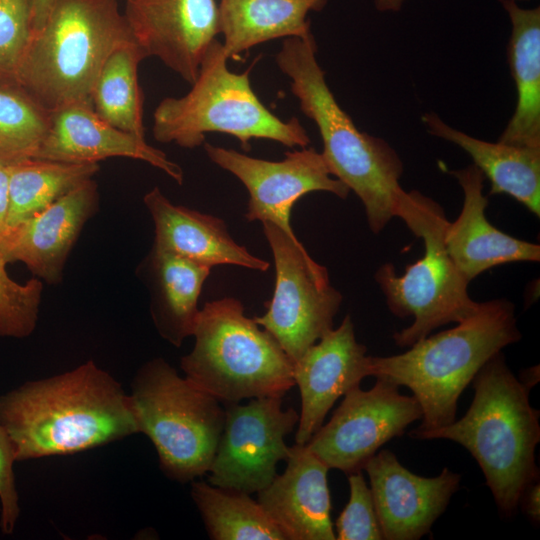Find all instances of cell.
<instances>
[{
	"mask_svg": "<svg viewBox=\"0 0 540 540\" xmlns=\"http://www.w3.org/2000/svg\"><path fill=\"white\" fill-rule=\"evenodd\" d=\"M16 461L65 456L138 433L129 394L93 360L0 395Z\"/></svg>",
	"mask_w": 540,
	"mask_h": 540,
	"instance_id": "1",
	"label": "cell"
},
{
	"mask_svg": "<svg viewBox=\"0 0 540 540\" xmlns=\"http://www.w3.org/2000/svg\"><path fill=\"white\" fill-rule=\"evenodd\" d=\"M312 33L286 38L276 64L290 79L300 110L318 128L321 152L333 177L361 200L370 230L377 234L395 217L403 163L382 138L360 131L338 104L317 57Z\"/></svg>",
	"mask_w": 540,
	"mask_h": 540,
	"instance_id": "2",
	"label": "cell"
},
{
	"mask_svg": "<svg viewBox=\"0 0 540 540\" xmlns=\"http://www.w3.org/2000/svg\"><path fill=\"white\" fill-rule=\"evenodd\" d=\"M472 382L475 394L466 414L415 439H447L465 447L480 466L499 511L512 517L523 491L539 476V411L530 405L529 390L511 372L502 351Z\"/></svg>",
	"mask_w": 540,
	"mask_h": 540,
	"instance_id": "3",
	"label": "cell"
},
{
	"mask_svg": "<svg viewBox=\"0 0 540 540\" xmlns=\"http://www.w3.org/2000/svg\"><path fill=\"white\" fill-rule=\"evenodd\" d=\"M520 339L512 302H480L478 309L457 326L428 335L404 353L370 356L371 376L412 391L422 409L421 424L410 431L415 439L455 421L458 399L478 371L495 354Z\"/></svg>",
	"mask_w": 540,
	"mask_h": 540,
	"instance_id": "4",
	"label": "cell"
},
{
	"mask_svg": "<svg viewBox=\"0 0 540 540\" xmlns=\"http://www.w3.org/2000/svg\"><path fill=\"white\" fill-rule=\"evenodd\" d=\"M134 41L118 0H54L41 29L31 36L19 87L53 112L91 104V92L108 56Z\"/></svg>",
	"mask_w": 540,
	"mask_h": 540,
	"instance_id": "5",
	"label": "cell"
},
{
	"mask_svg": "<svg viewBox=\"0 0 540 540\" xmlns=\"http://www.w3.org/2000/svg\"><path fill=\"white\" fill-rule=\"evenodd\" d=\"M228 60L222 43L215 40L191 89L181 97L162 99L155 108L154 139L193 149L204 144L206 134L224 133L237 138L246 151L253 138L289 148L307 147L310 138L299 119L283 121L270 112L251 87V68L232 72Z\"/></svg>",
	"mask_w": 540,
	"mask_h": 540,
	"instance_id": "6",
	"label": "cell"
},
{
	"mask_svg": "<svg viewBox=\"0 0 540 540\" xmlns=\"http://www.w3.org/2000/svg\"><path fill=\"white\" fill-rule=\"evenodd\" d=\"M181 358L185 377L223 404L284 396L294 385L293 361L234 297L206 302Z\"/></svg>",
	"mask_w": 540,
	"mask_h": 540,
	"instance_id": "7",
	"label": "cell"
},
{
	"mask_svg": "<svg viewBox=\"0 0 540 540\" xmlns=\"http://www.w3.org/2000/svg\"><path fill=\"white\" fill-rule=\"evenodd\" d=\"M395 217L401 218L424 242L422 258L398 276L392 263L381 265L375 281L397 317L412 316V324L393 334L399 347H410L434 329L472 315L480 302L468 294L469 281L449 256L444 234L448 224L443 208L417 190H401Z\"/></svg>",
	"mask_w": 540,
	"mask_h": 540,
	"instance_id": "8",
	"label": "cell"
},
{
	"mask_svg": "<svg viewBox=\"0 0 540 540\" xmlns=\"http://www.w3.org/2000/svg\"><path fill=\"white\" fill-rule=\"evenodd\" d=\"M130 387L138 433L152 442L162 472L180 483L208 473L224 425L222 403L161 357L145 362Z\"/></svg>",
	"mask_w": 540,
	"mask_h": 540,
	"instance_id": "9",
	"label": "cell"
},
{
	"mask_svg": "<svg viewBox=\"0 0 540 540\" xmlns=\"http://www.w3.org/2000/svg\"><path fill=\"white\" fill-rule=\"evenodd\" d=\"M262 230L274 259L275 288L266 312L254 320L294 363L333 328L343 296L298 238L271 222H262Z\"/></svg>",
	"mask_w": 540,
	"mask_h": 540,
	"instance_id": "10",
	"label": "cell"
},
{
	"mask_svg": "<svg viewBox=\"0 0 540 540\" xmlns=\"http://www.w3.org/2000/svg\"><path fill=\"white\" fill-rule=\"evenodd\" d=\"M283 396L226 404L218 446L208 471L214 486L254 494L277 475V464L288 458L285 438L293 432L299 414L282 408Z\"/></svg>",
	"mask_w": 540,
	"mask_h": 540,
	"instance_id": "11",
	"label": "cell"
},
{
	"mask_svg": "<svg viewBox=\"0 0 540 540\" xmlns=\"http://www.w3.org/2000/svg\"><path fill=\"white\" fill-rule=\"evenodd\" d=\"M398 388L382 377H376L369 390L353 388L306 447L329 469L347 475L362 471L382 445L422 418L417 399L401 394Z\"/></svg>",
	"mask_w": 540,
	"mask_h": 540,
	"instance_id": "12",
	"label": "cell"
},
{
	"mask_svg": "<svg viewBox=\"0 0 540 540\" xmlns=\"http://www.w3.org/2000/svg\"><path fill=\"white\" fill-rule=\"evenodd\" d=\"M208 158L238 178L249 193L245 219L271 222L297 238L290 215L304 195L323 191L346 199L350 190L333 177L322 154L313 147L285 152L280 161L250 157L234 149L204 142Z\"/></svg>",
	"mask_w": 540,
	"mask_h": 540,
	"instance_id": "13",
	"label": "cell"
},
{
	"mask_svg": "<svg viewBox=\"0 0 540 540\" xmlns=\"http://www.w3.org/2000/svg\"><path fill=\"white\" fill-rule=\"evenodd\" d=\"M144 58L156 57L192 84L219 35L216 0H132L123 13Z\"/></svg>",
	"mask_w": 540,
	"mask_h": 540,
	"instance_id": "14",
	"label": "cell"
},
{
	"mask_svg": "<svg viewBox=\"0 0 540 540\" xmlns=\"http://www.w3.org/2000/svg\"><path fill=\"white\" fill-rule=\"evenodd\" d=\"M98 186L89 179L42 212L0 230V255L22 262L40 280L58 285L68 256L87 223L99 209Z\"/></svg>",
	"mask_w": 540,
	"mask_h": 540,
	"instance_id": "15",
	"label": "cell"
},
{
	"mask_svg": "<svg viewBox=\"0 0 540 540\" xmlns=\"http://www.w3.org/2000/svg\"><path fill=\"white\" fill-rule=\"evenodd\" d=\"M383 539L417 540L428 534L458 490L461 476L444 467L436 477L406 469L389 450H381L363 468Z\"/></svg>",
	"mask_w": 540,
	"mask_h": 540,
	"instance_id": "16",
	"label": "cell"
},
{
	"mask_svg": "<svg viewBox=\"0 0 540 540\" xmlns=\"http://www.w3.org/2000/svg\"><path fill=\"white\" fill-rule=\"evenodd\" d=\"M365 345L356 340L354 324L346 315L293 363L301 409L295 442L305 445L322 426L334 403L362 379L371 376Z\"/></svg>",
	"mask_w": 540,
	"mask_h": 540,
	"instance_id": "17",
	"label": "cell"
},
{
	"mask_svg": "<svg viewBox=\"0 0 540 540\" xmlns=\"http://www.w3.org/2000/svg\"><path fill=\"white\" fill-rule=\"evenodd\" d=\"M112 157L140 160L163 171L181 185L184 172L145 138L113 127L91 104L72 103L51 112L48 132L34 159L66 163H98Z\"/></svg>",
	"mask_w": 540,
	"mask_h": 540,
	"instance_id": "18",
	"label": "cell"
},
{
	"mask_svg": "<svg viewBox=\"0 0 540 540\" xmlns=\"http://www.w3.org/2000/svg\"><path fill=\"white\" fill-rule=\"evenodd\" d=\"M285 470L257 502L286 540H335L327 474L329 468L306 445L290 447Z\"/></svg>",
	"mask_w": 540,
	"mask_h": 540,
	"instance_id": "19",
	"label": "cell"
},
{
	"mask_svg": "<svg viewBox=\"0 0 540 540\" xmlns=\"http://www.w3.org/2000/svg\"><path fill=\"white\" fill-rule=\"evenodd\" d=\"M450 173L463 191V205L458 218L448 222L444 241L452 261L469 282L494 266L540 260L538 244L510 236L487 220L485 176L474 164Z\"/></svg>",
	"mask_w": 540,
	"mask_h": 540,
	"instance_id": "20",
	"label": "cell"
},
{
	"mask_svg": "<svg viewBox=\"0 0 540 540\" xmlns=\"http://www.w3.org/2000/svg\"><path fill=\"white\" fill-rule=\"evenodd\" d=\"M143 202L154 224L155 247L210 268L234 265L259 272L269 269L267 260L232 238L223 219L176 205L157 186L144 195Z\"/></svg>",
	"mask_w": 540,
	"mask_h": 540,
	"instance_id": "21",
	"label": "cell"
},
{
	"mask_svg": "<svg viewBox=\"0 0 540 540\" xmlns=\"http://www.w3.org/2000/svg\"><path fill=\"white\" fill-rule=\"evenodd\" d=\"M136 272L148 290L155 329L168 343L180 347L193 334L211 268L152 245Z\"/></svg>",
	"mask_w": 540,
	"mask_h": 540,
	"instance_id": "22",
	"label": "cell"
},
{
	"mask_svg": "<svg viewBox=\"0 0 540 540\" xmlns=\"http://www.w3.org/2000/svg\"><path fill=\"white\" fill-rule=\"evenodd\" d=\"M498 1L511 23L507 55L517 91L515 111L498 141L540 148V8L525 9L513 0Z\"/></svg>",
	"mask_w": 540,
	"mask_h": 540,
	"instance_id": "23",
	"label": "cell"
},
{
	"mask_svg": "<svg viewBox=\"0 0 540 540\" xmlns=\"http://www.w3.org/2000/svg\"><path fill=\"white\" fill-rule=\"evenodd\" d=\"M422 120L430 134L469 154L491 182L490 194H507L530 212L540 215V148L520 147L477 139L445 123L434 112Z\"/></svg>",
	"mask_w": 540,
	"mask_h": 540,
	"instance_id": "24",
	"label": "cell"
},
{
	"mask_svg": "<svg viewBox=\"0 0 540 540\" xmlns=\"http://www.w3.org/2000/svg\"><path fill=\"white\" fill-rule=\"evenodd\" d=\"M328 0H220L219 34L228 58L277 38L305 37L311 32L310 12Z\"/></svg>",
	"mask_w": 540,
	"mask_h": 540,
	"instance_id": "25",
	"label": "cell"
},
{
	"mask_svg": "<svg viewBox=\"0 0 540 540\" xmlns=\"http://www.w3.org/2000/svg\"><path fill=\"white\" fill-rule=\"evenodd\" d=\"M98 163H66L28 159L9 171V208L4 226L26 220L46 209L71 190L92 179Z\"/></svg>",
	"mask_w": 540,
	"mask_h": 540,
	"instance_id": "26",
	"label": "cell"
},
{
	"mask_svg": "<svg viewBox=\"0 0 540 540\" xmlns=\"http://www.w3.org/2000/svg\"><path fill=\"white\" fill-rule=\"evenodd\" d=\"M144 59L134 41L120 45L106 59L91 92L92 107L102 120L142 138L144 98L138 66Z\"/></svg>",
	"mask_w": 540,
	"mask_h": 540,
	"instance_id": "27",
	"label": "cell"
},
{
	"mask_svg": "<svg viewBox=\"0 0 540 540\" xmlns=\"http://www.w3.org/2000/svg\"><path fill=\"white\" fill-rule=\"evenodd\" d=\"M191 497L213 540H285L250 494L193 480Z\"/></svg>",
	"mask_w": 540,
	"mask_h": 540,
	"instance_id": "28",
	"label": "cell"
},
{
	"mask_svg": "<svg viewBox=\"0 0 540 540\" xmlns=\"http://www.w3.org/2000/svg\"><path fill=\"white\" fill-rule=\"evenodd\" d=\"M50 115L20 87L0 88V165L34 159L48 132Z\"/></svg>",
	"mask_w": 540,
	"mask_h": 540,
	"instance_id": "29",
	"label": "cell"
},
{
	"mask_svg": "<svg viewBox=\"0 0 540 540\" xmlns=\"http://www.w3.org/2000/svg\"><path fill=\"white\" fill-rule=\"evenodd\" d=\"M43 284L32 278L24 284L14 281L0 255V337L24 338L35 330Z\"/></svg>",
	"mask_w": 540,
	"mask_h": 540,
	"instance_id": "30",
	"label": "cell"
},
{
	"mask_svg": "<svg viewBox=\"0 0 540 540\" xmlns=\"http://www.w3.org/2000/svg\"><path fill=\"white\" fill-rule=\"evenodd\" d=\"M31 36V0H0V88L19 87Z\"/></svg>",
	"mask_w": 540,
	"mask_h": 540,
	"instance_id": "31",
	"label": "cell"
},
{
	"mask_svg": "<svg viewBox=\"0 0 540 540\" xmlns=\"http://www.w3.org/2000/svg\"><path fill=\"white\" fill-rule=\"evenodd\" d=\"M348 482L350 496L335 522L336 539H383L371 489L367 486L362 471L348 474Z\"/></svg>",
	"mask_w": 540,
	"mask_h": 540,
	"instance_id": "32",
	"label": "cell"
},
{
	"mask_svg": "<svg viewBox=\"0 0 540 540\" xmlns=\"http://www.w3.org/2000/svg\"><path fill=\"white\" fill-rule=\"evenodd\" d=\"M15 462L14 446L7 432L0 425V528L5 535L14 532L20 515L19 495L13 470Z\"/></svg>",
	"mask_w": 540,
	"mask_h": 540,
	"instance_id": "33",
	"label": "cell"
},
{
	"mask_svg": "<svg viewBox=\"0 0 540 540\" xmlns=\"http://www.w3.org/2000/svg\"><path fill=\"white\" fill-rule=\"evenodd\" d=\"M534 523L540 521V484L539 479L530 483L523 491L519 506Z\"/></svg>",
	"mask_w": 540,
	"mask_h": 540,
	"instance_id": "34",
	"label": "cell"
},
{
	"mask_svg": "<svg viewBox=\"0 0 540 540\" xmlns=\"http://www.w3.org/2000/svg\"><path fill=\"white\" fill-rule=\"evenodd\" d=\"M54 0H31L32 35L43 26Z\"/></svg>",
	"mask_w": 540,
	"mask_h": 540,
	"instance_id": "35",
	"label": "cell"
},
{
	"mask_svg": "<svg viewBox=\"0 0 540 540\" xmlns=\"http://www.w3.org/2000/svg\"><path fill=\"white\" fill-rule=\"evenodd\" d=\"M9 208V171L0 165V230L5 225Z\"/></svg>",
	"mask_w": 540,
	"mask_h": 540,
	"instance_id": "36",
	"label": "cell"
},
{
	"mask_svg": "<svg viewBox=\"0 0 540 540\" xmlns=\"http://www.w3.org/2000/svg\"><path fill=\"white\" fill-rule=\"evenodd\" d=\"M518 380L530 391L539 381V366L522 370Z\"/></svg>",
	"mask_w": 540,
	"mask_h": 540,
	"instance_id": "37",
	"label": "cell"
},
{
	"mask_svg": "<svg viewBox=\"0 0 540 540\" xmlns=\"http://www.w3.org/2000/svg\"><path fill=\"white\" fill-rule=\"evenodd\" d=\"M404 2L405 0H374V5L379 12H398Z\"/></svg>",
	"mask_w": 540,
	"mask_h": 540,
	"instance_id": "38",
	"label": "cell"
},
{
	"mask_svg": "<svg viewBox=\"0 0 540 540\" xmlns=\"http://www.w3.org/2000/svg\"><path fill=\"white\" fill-rule=\"evenodd\" d=\"M513 1L517 2V1H525V0H513Z\"/></svg>",
	"mask_w": 540,
	"mask_h": 540,
	"instance_id": "39",
	"label": "cell"
},
{
	"mask_svg": "<svg viewBox=\"0 0 540 540\" xmlns=\"http://www.w3.org/2000/svg\"><path fill=\"white\" fill-rule=\"evenodd\" d=\"M132 1V0H125V2Z\"/></svg>",
	"mask_w": 540,
	"mask_h": 540,
	"instance_id": "40",
	"label": "cell"
}]
</instances>
